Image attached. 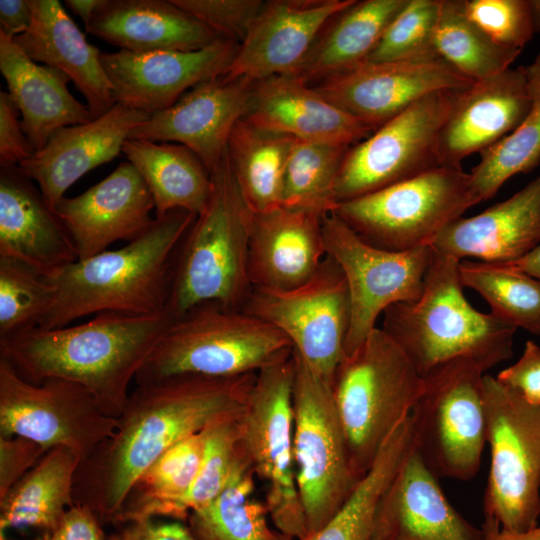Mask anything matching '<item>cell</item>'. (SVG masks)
Returning <instances> with one entry per match:
<instances>
[{
  "label": "cell",
  "mask_w": 540,
  "mask_h": 540,
  "mask_svg": "<svg viewBox=\"0 0 540 540\" xmlns=\"http://www.w3.org/2000/svg\"><path fill=\"white\" fill-rule=\"evenodd\" d=\"M239 43L221 37L195 51L102 53L115 103L153 114L175 104L196 85L224 76Z\"/></svg>",
  "instance_id": "obj_17"
},
{
  "label": "cell",
  "mask_w": 540,
  "mask_h": 540,
  "mask_svg": "<svg viewBox=\"0 0 540 540\" xmlns=\"http://www.w3.org/2000/svg\"><path fill=\"white\" fill-rule=\"evenodd\" d=\"M250 123L297 140L353 146L374 130L293 74L252 83Z\"/></svg>",
  "instance_id": "obj_27"
},
{
  "label": "cell",
  "mask_w": 540,
  "mask_h": 540,
  "mask_svg": "<svg viewBox=\"0 0 540 540\" xmlns=\"http://www.w3.org/2000/svg\"><path fill=\"white\" fill-rule=\"evenodd\" d=\"M122 152L146 183L155 217L173 210L196 216L203 211L212 191V179L192 150L181 144L126 139Z\"/></svg>",
  "instance_id": "obj_34"
},
{
  "label": "cell",
  "mask_w": 540,
  "mask_h": 540,
  "mask_svg": "<svg viewBox=\"0 0 540 540\" xmlns=\"http://www.w3.org/2000/svg\"><path fill=\"white\" fill-rule=\"evenodd\" d=\"M256 373L228 378L180 376L137 385L112 437L82 462L74 502L101 524L115 522L140 476L169 448L213 421L240 414Z\"/></svg>",
  "instance_id": "obj_1"
},
{
  "label": "cell",
  "mask_w": 540,
  "mask_h": 540,
  "mask_svg": "<svg viewBox=\"0 0 540 540\" xmlns=\"http://www.w3.org/2000/svg\"><path fill=\"white\" fill-rule=\"evenodd\" d=\"M440 0H408L385 29L366 62L423 60L439 57L434 31Z\"/></svg>",
  "instance_id": "obj_45"
},
{
  "label": "cell",
  "mask_w": 540,
  "mask_h": 540,
  "mask_svg": "<svg viewBox=\"0 0 540 540\" xmlns=\"http://www.w3.org/2000/svg\"><path fill=\"white\" fill-rule=\"evenodd\" d=\"M0 70L22 116V129L35 151L42 149L58 129L94 119L88 106L68 90L71 79L65 73L37 64L2 32Z\"/></svg>",
  "instance_id": "obj_31"
},
{
  "label": "cell",
  "mask_w": 540,
  "mask_h": 540,
  "mask_svg": "<svg viewBox=\"0 0 540 540\" xmlns=\"http://www.w3.org/2000/svg\"><path fill=\"white\" fill-rule=\"evenodd\" d=\"M294 375L293 352L258 371L239 426L252 470L267 484L265 504L275 529L304 540L309 532L293 458Z\"/></svg>",
  "instance_id": "obj_11"
},
{
  "label": "cell",
  "mask_w": 540,
  "mask_h": 540,
  "mask_svg": "<svg viewBox=\"0 0 540 540\" xmlns=\"http://www.w3.org/2000/svg\"><path fill=\"white\" fill-rule=\"evenodd\" d=\"M477 203L469 173L441 166L341 202L334 213L367 244L406 252L431 247L446 226Z\"/></svg>",
  "instance_id": "obj_8"
},
{
  "label": "cell",
  "mask_w": 540,
  "mask_h": 540,
  "mask_svg": "<svg viewBox=\"0 0 540 540\" xmlns=\"http://www.w3.org/2000/svg\"><path fill=\"white\" fill-rule=\"evenodd\" d=\"M242 310L285 334L305 364L332 383L344 357L351 302L345 276L330 256L309 281L296 288H252Z\"/></svg>",
  "instance_id": "obj_15"
},
{
  "label": "cell",
  "mask_w": 540,
  "mask_h": 540,
  "mask_svg": "<svg viewBox=\"0 0 540 540\" xmlns=\"http://www.w3.org/2000/svg\"><path fill=\"white\" fill-rule=\"evenodd\" d=\"M167 313L104 312L77 325L38 327L0 340V358L27 382L62 379L86 389L100 409L118 418L129 386L173 322Z\"/></svg>",
  "instance_id": "obj_2"
},
{
  "label": "cell",
  "mask_w": 540,
  "mask_h": 540,
  "mask_svg": "<svg viewBox=\"0 0 540 540\" xmlns=\"http://www.w3.org/2000/svg\"><path fill=\"white\" fill-rule=\"evenodd\" d=\"M327 255L341 268L350 294L351 320L344 356L354 352L393 304L418 300L432 247L393 252L363 241L336 213L323 216Z\"/></svg>",
  "instance_id": "obj_16"
},
{
  "label": "cell",
  "mask_w": 540,
  "mask_h": 540,
  "mask_svg": "<svg viewBox=\"0 0 540 540\" xmlns=\"http://www.w3.org/2000/svg\"><path fill=\"white\" fill-rule=\"evenodd\" d=\"M525 68L532 98L529 112L509 135L483 151L469 172L479 202L492 198L509 178L540 164V51Z\"/></svg>",
  "instance_id": "obj_38"
},
{
  "label": "cell",
  "mask_w": 540,
  "mask_h": 540,
  "mask_svg": "<svg viewBox=\"0 0 540 540\" xmlns=\"http://www.w3.org/2000/svg\"><path fill=\"white\" fill-rule=\"evenodd\" d=\"M32 21L13 40L35 62L65 73L84 96L93 118L116 103L101 63L100 50L90 44L57 0H30Z\"/></svg>",
  "instance_id": "obj_29"
},
{
  "label": "cell",
  "mask_w": 540,
  "mask_h": 540,
  "mask_svg": "<svg viewBox=\"0 0 540 540\" xmlns=\"http://www.w3.org/2000/svg\"><path fill=\"white\" fill-rule=\"evenodd\" d=\"M534 33H540V0H529Z\"/></svg>",
  "instance_id": "obj_57"
},
{
  "label": "cell",
  "mask_w": 540,
  "mask_h": 540,
  "mask_svg": "<svg viewBox=\"0 0 540 540\" xmlns=\"http://www.w3.org/2000/svg\"><path fill=\"white\" fill-rule=\"evenodd\" d=\"M433 41L437 55L474 82L510 68L522 51L494 43L465 15L462 0H440Z\"/></svg>",
  "instance_id": "obj_39"
},
{
  "label": "cell",
  "mask_w": 540,
  "mask_h": 540,
  "mask_svg": "<svg viewBox=\"0 0 540 540\" xmlns=\"http://www.w3.org/2000/svg\"><path fill=\"white\" fill-rule=\"evenodd\" d=\"M195 218L185 210L169 211L127 245L76 260L46 277L54 297L38 328L64 327L104 312H166L175 256Z\"/></svg>",
  "instance_id": "obj_3"
},
{
  "label": "cell",
  "mask_w": 540,
  "mask_h": 540,
  "mask_svg": "<svg viewBox=\"0 0 540 540\" xmlns=\"http://www.w3.org/2000/svg\"><path fill=\"white\" fill-rule=\"evenodd\" d=\"M157 518L134 519L115 526L106 540H196L182 521Z\"/></svg>",
  "instance_id": "obj_51"
},
{
  "label": "cell",
  "mask_w": 540,
  "mask_h": 540,
  "mask_svg": "<svg viewBox=\"0 0 540 540\" xmlns=\"http://www.w3.org/2000/svg\"><path fill=\"white\" fill-rule=\"evenodd\" d=\"M85 29L132 52L195 51L223 37L171 0H102Z\"/></svg>",
  "instance_id": "obj_30"
},
{
  "label": "cell",
  "mask_w": 540,
  "mask_h": 540,
  "mask_svg": "<svg viewBox=\"0 0 540 540\" xmlns=\"http://www.w3.org/2000/svg\"><path fill=\"white\" fill-rule=\"evenodd\" d=\"M293 458L309 535L340 509L358 483L331 384L293 351ZM308 535V536H309Z\"/></svg>",
  "instance_id": "obj_12"
},
{
  "label": "cell",
  "mask_w": 540,
  "mask_h": 540,
  "mask_svg": "<svg viewBox=\"0 0 540 540\" xmlns=\"http://www.w3.org/2000/svg\"><path fill=\"white\" fill-rule=\"evenodd\" d=\"M408 0H354L334 16L293 73L310 85L365 63Z\"/></svg>",
  "instance_id": "obj_32"
},
{
  "label": "cell",
  "mask_w": 540,
  "mask_h": 540,
  "mask_svg": "<svg viewBox=\"0 0 540 540\" xmlns=\"http://www.w3.org/2000/svg\"><path fill=\"white\" fill-rule=\"evenodd\" d=\"M149 117L146 112L116 103L88 123L58 129L42 149L18 166L37 183L53 210L83 175L114 159L130 132Z\"/></svg>",
  "instance_id": "obj_23"
},
{
  "label": "cell",
  "mask_w": 540,
  "mask_h": 540,
  "mask_svg": "<svg viewBox=\"0 0 540 540\" xmlns=\"http://www.w3.org/2000/svg\"><path fill=\"white\" fill-rule=\"evenodd\" d=\"M474 81L440 57L365 62L313 88L374 131L420 98L440 90H463Z\"/></svg>",
  "instance_id": "obj_18"
},
{
  "label": "cell",
  "mask_w": 540,
  "mask_h": 540,
  "mask_svg": "<svg viewBox=\"0 0 540 540\" xmlns=\"http://www.w3.org/2000/svg\"><path fill=\"white\" fill-rule=\"evenodd\" d=\"M211 179L210 198L175 256L166 306L173 319L204 303L242 309L252 289L248 256L253 212L240 191L227 151Z\"/></svg>",
  "instance_id": "obj_5"
},
{
  "label": "cell",
  "mask_w": 540,
  "mask_h": 540,
  "mask_svg": "<svg viewBox=\"0 0 540 540\" xmlns=\"http://www.w3.org/2000/svg\"><path fill=\"white\" fill-rule=\"evenodd\" d=\"M465 15L494 43L522 50L533 37L529 0H462Z\"/></svg>",
  "instance_id": "obj_46"
},
{
  "label": "cell",
  "mask_w": 540,
  "mask_h": 540,
  "mask_svg": "<svg viewBox=\"0 0 540 540\" xmlns=\"http://www.w3.org/2000/svg\"><path fill=\"white\" fill-rule=\"evenodd\" d=\"M292 352L287 336L264 320L242 309L204 303L173 320L135 382L254 374Z\"/></svg>",
  "instance_id": "obj_7"
},
{
  "label": "cell",
  "mask_w": 540,
  "mask_h": 540,
  "mask_svg": "<svg viewBox=\"0 0 540 540\" xmlns=\"http://www.w3.org/2000/svg\"><path fill=\"white\" fill-rule=\"evenodd\" d=\"M255 477L245 470L213 502L189 514L186 524L196 540H281L268 525L266 504L254 497Z\"/></svg>",
  "instance_id": "obj_40"
},
{
  "label": "cell",
  "mask_w": 540,
  "mask_h": 540,
  "mask_svg": "<svg viewBox=\"0 0 540 540\" xmlns=\"http://www.w3.org/2000/svg\"><path fill=\"white\" fill-rule=\"evenodd\" d=\"M485 372L467 358L444 362L423 378L411 412L413 447L438 478L473 479L486 442Z\"/></svg>",
  "instance_id": "obj_10"
},
{
  "label": "cell",
  "mask_w": 540,
  "mask_h": 540,
  "mask_svg": "<svg viewBox=\"0 0 540 540\" xmlns=\"http://www.w3.org/2000/svg\"><path fill=\"white\" fill-rule=\"evenodd\" d=\"M36 540H106V536L93 511L75 503L52 531Z\"/></svg>",
  "instance_id": "obj_52"
},
{
  "label": "cell",
  "mask_w": 540,
  "mask_h": 540,
  "mask_svg": "<svg viewBox=\"0 0 540 540\" xmlns=\"http://www.w3.org/2000/svg\"><path fill=\"white\" fill-rule=\"evenodd\" d=\"M81 460L66 447H55L0 499V540L9 529L52 531L74 502V481Z\"/></svg>",
  "instance_id": "obj_33"
},
{
  "label": "cell",
  "mask_w": 540,
  "mask_h": 540,
  "mask_svg": "<svg viewBox=\"0 0 540 540\" xmlns=\"http://www.w3.org/2000/svg\"><path fill=\"white\" fill-rule=\"evenodd\" d=\"M296 141L245 118L233 128L227 154L243 198L254 214L281 207L285 170Z\"/></svg>",
  "instance_id": "obj_35"
},
{
  "label": "cell",
  "mask_w": 540,
  "mask_h": 540,
  "mask_svg": "<svg viewBox=\"0 0 540 540\" xmlns=\"http://www.w3.org/2000/svg\"><path fill=\"white\" fill-rule=\"evenodd\" d=\"M485 540H540V525L523 532H511L496 525L483 524Z\"/></svg>",
  "instance_id": "obj_54"
},
{
  "label": "cell",
  "mask_w": 540,
  "mask_h": 540,
  "mask_svg": "<svg viewBox=\"0 0 540 540\" xmlns=\"http://www.w3.org/2000/svg\"><path fill=\"white\" fill-rule=\"evenodd\" d=\"M240 414L217 419L204 428L203 459L180 505V521L186 523L192 511L209 505L239 474L252 469L241 441Z\"/></svg>",
  "instance_id": "obj_43"
},
{
  "label": "cell",
  "mask_w": 540,
  "mask_h": 540,
  "mask_svg": "<svg viewBox=\"0 0 540 540\" xmlns=\"http://www.w3.org/2000/svg\"><path fill=\"white\" fill-rule=\"evenodd\" d=\"M459 91L420 98L349 147L336 182L338 204L441 167L439 136Z\"/></svg>",
  "instance_id": "obj_13"
},
{
  "label": "cell",
  "mask_w": 540,
  "mask_h": 540,
  "mask_svg": "<svg viewBox=\"0 0 540 540\" xmlns=\"http://www.w3.org/2000/svg\"><path fill=\"white\" fill-rule=\"evenodd\" d=\"M350 467L359 481L394 429L411 414L423 378L381 328L338 364L331 383Z\"/></svg>",
  "instance_id": "obj_6"
},
{
  "label": "cell",
  "mask_w": 540,
  "mask_h": 540,
  "mask_svg": "<svg viewBox=\"0 0 540 540\" xmlns=\"http://www.w3.org/2000/svg\"><path fill=\"white\" fill-rule=\"evenodd\" d=\"M531 105L523 65L475 81L459 91L440 132V166L461 169L466 157L481 154L509 135Z\"/></svg>",
  "instance_id": "obj_22"
},
{
  "label": "cell",
  "mask_w": 540,
  "mask_h": 540,
  "mask_svg": "<svg viewBox=\"0 0 540 540\" xmlns=\"http://www.w3.org/2000/svg\"><path fill=\"white\" fill-rule=\"evenodd\" d=\"M506 265L521 270L540 281V243L521 259Z\"/></svg>",
  "instance_id": "obj_55"
},
{
  "label": "cell",
  "mask_w": 540,
  "mask_h": 540,
  "mask_svg": "<svg viewBox=\"0 0 540 540\" xmlns=\"http://www.w3.org/2000/svg\"><path fill=\"white\" fill-rule=\"evenodd\" d=\"M540 243V175L508 199L446 226L431 247L458 260L508 264Z\"/></svg>",
  "instance_id": "obj_28"
},
{
  "label": "cell",
  "mask_w": 540,
  "mask_h": 540,
  "mask_svg": "<svg viewBox=\"0 0 540 540\" xmlns=\"http://www.w3.org/2000/svg\"><path fill=\"white\" fill-rule=\"evenodd\" d=\"M19 110L8 92H0V167L18 166L35 150L19 120Z\"/></svg>",
  "instance_id": "obj_49"
},
{
  "label": "cell",
  "mask_w": 540,
  "mask_h": 540,
  "mask_svg": "<svg viewBox=\"0 0 540 540\" xmlns=\"http://www.w3.org/2000/svg\"><path fill=\"white\" fill-rule=\"evenodd\" d=\"M349 147L297 140L285 170L281 206L322 216L334 212L336 182Z\"/></svg>",
  "instance_id": "obj_42"
},
{
  "label": "cell",
  "mask_w": 540,
  "mask_h": 540,
  "mask_svg": "<svg viewBox=\"0 0 540 540\" xmlns=\"http://www.w3.org/2000/svg\"><path fill=\"white\" fill-rule=\"evenodd\" d=\"M354 0L264 1L223 76L251 82L293 74L328 22Z\"/></svg>",
  "instance_id": "obj_19"
},
{
  "label": "cell",
  "mask_w": 540,
  "mask_h": 540,
  "mask_svg": "<svg viewBox=\"0 0 540 540\" xmlns=\"http://www.w3.org/2000/svg\"><path fill=\"white\" fill-rule=\"evenodd\" d=\"M204 451V429L169 448L133 485L113 525L159 517L180 521V505L196 479Z\"/></svg>",
  "instance_id": "obj_36"
},
{
  "label": "cell",
  "mask_w": 540,
  "mask_h": 540,
  "mask_svg": "<svg viewBox=\"0 0 540 540\" xmlns=\"http://www.w3.org/2000/svg\"><path fill=\"white\" fill-rule=\"evenodd\" d=\"M484 397L491 454L484 523L527 531L540 516V404L486 374Z\"/></svg>",
  "instance_id": "obj_9"
},
{
  "label": "cell",
  "mask_w": 540,
  "mask_h": 540,
  "mask_svg": "<svg viewBox=\"0 0 540 540\" xmlns=\"http://www.w3.org/2000/svg\"><path fill=\"white\" fill-rule=\"evenodd\" d=\"M151 193L137 169L122 162L106 178L53 211L74 245L77 260L101 253L117 241L131 242L153 223Z\"/></svg>",
  "instance_id": "obj_21"
},
{
  "label": "cell",
  "mask_w": 540,
  "mask_h": 540,
  "mask_svg": "<svg viewBox=\"0 0 540 540\" xmlns=\"http://www.w3.org/2000/svg\"><path fill=\"white\" fill-rule=\"evenodd\" d=\"M496 379L518 391L530 403L540 404V346L528 340L521 357L500 371Z\"/></svg>",
  "instance_id": "obj_50"
},
{
  "label": "cell",
  "mask_w": 540,
  "mask_h": 540,
  "mask_svg": "<svg viewBox=\"0 0 540 540\" xmlns=\"http://www.w3.org/2000/svg\"><path fill=\"white\" fill-rule=\"evenodd\" d=\"M102 0H66V6L87 24Z\"/></svg>",
  "instance_id": "obj_56"
},
{
  "label": "cell",
  "mask_w": 540,
  "mask_h": 540,
  "mask_svg": "<svg viewBox=\"0 0 540 540\" xmlns=\"http://www.w3.org/2000/svg\"><path fill=\"white\" fill-rule=\"evenodd\" d=\"M32 21L30 0H0V32L9 38L24 33Z\"/></svg>",
  "instance_id": "obj_53"
},
{
  "label": "cell",
  "mask_w": 540,
  "mask_h": 540,
  "mask_svg": "<svg viewBox=\"0 0 540 540\" xmlns=\"http://www.w3.org/2000/svg\"><path fill=\"white\" fill-rule=\"evenodd\" d=\"M117 425L118 418L107 416L80 385L62 379L27 382L0 358V437H24L46 451L66 447L82 463Z\"/></svg>",
  "instance_id": "obj_14"
},
{
  "label": "cell",
  "mask_w": 540,
  "mask_h": 540,
  "mask_svg": "<svg viewBox=\"0 0 540 540\" xmlns=\"http://www.w3.org/2000/svg\"><path fill=\"white\" fill-rule=\"evenodd\" d=\"M252 83L223 76L202 82L171 107L151 114L128 139L178 142L192 150L211 174L227 151L233 128L248 113Z\"/></svg>",
  "instance_id": "obj_20"
},
{
  "label": "cell",
  "mask_w": 540,
  "mask_h": 540,
  "mask_svg": "<svg viewBox=\"0 0 540 540\" xmlns=\"http://www.w3.org/2000/svg\"><path fill=\"white\" fill-rule=\"evenodd\" d=\"M326 256L322 215L283 206L253 213L248 256L252 288H296L317 273Z\"/></svg>",
  "instance_id": "obj_25"
},
{
  "label": "cell",
  "mask_w": 540,
  "mask_h": 540,
  "mask_svg": "<svg viewBox=\"0 0 540 540\" xmlns=\"http://www.w3.org/2000/svg\"><path fill=\"white\" fill-rule=\"evenodd\" d=\"M372 540H485V533L450 504L412 445L381 498Z\"/></svg>",
  "instance_id": "obj_24"
},
{
  "label": "cell",
  "mask_w": 540,
  "mask_h": 540,
  "mask_svg": "<svg viewBox=\"0 0 540 540\" xmlns=\"http://www.w3.org/2000/svg\"><path fill=\"white\" fill-rule=\"evenodd\" d=\"M459 263L432 248L421 297L393 304L383 313L381 329L422 377L456 358L470 359L486 372L513 356L517 329L468 302Z\"/></svg>",
  "instance_id": "obj_4"
},
{
  "label": "cell",
  "mask_w": 540,
  "mask_h": 540,
  "mask_svg": "<svg viewBox=\"0 0 540 540\" xmlns=\"http://www.w3.org/2000/svg\"><path fill=\"white\" fill-rule=\"evenodd\" d=\"M46 452L40 444L24 437H0V499Z\"/></svg>",
  "instance_id": "obj_48"
},
{
  "label": "cell",
  "mask_w": 540,
  "mask_h": 540,
  "mask_svg": "<svg viewBox=\"0 0 540 540\" xmlns=\"http://www.w3.org/2000/svg\"><path fill=\"white\" fill-rule=\"evenodd\" d=\"M0 256L45 277L77 260L65 227L19 166L0 167Z\"/></svg>",
  "instance_id": "obj_26"
},
{
  "label": "cell",
  "mask_w": 540,
  "mask_h": 540,
  "mask_svg": "<svg viewBox=\"0 0 540 540\" xmlns=\"http://www.w3.org/2000/svg\"><path fill=\"white\" fill-rule=\"evenodd\" d=\"M413 445L408 415L383 444L373 465L351 494L317 532L304 540H372L379 503ZM281 540H292L282 534Z\"/></svg>",
  "instance_id": "obj_37"
},
{
  "label": "cell",
  "mask_w": 540,
  "mask_h": 540,
  "mask_svg": "<svg viewBox=\"0 0 540 540\" xmlns=\"http://www.w3.org/2000/svg\"><path fill=\"white\" fill-rule=\"evenodd\" d=\"M460 280L480 294L500 321L540 335V281L506 264L461 260Z\"/></svg>",
  "instance_id": "obj_41"
},
{
  "label": "cell",
  "mask_w": 540,
  "mask_h": 540,
  "mask_svg": "<svg viewBox=\"0 0 540 540\" xmlns=\"http://www.w3.org/2000/svg\"><path fill=\"white\" fill-rule=\"evenodd\" d=\"M53 297L44 275L24 262L0 256V340L38 327Z\"/></svg>",
  "instance_id": "obj_44"
},
{
  "label": "cell",
  "mask_w": 540,
  "mask_h": 540,
  "mask_svg": "<svg viewBox=\"0 0 540 540\" xmlns=\"http://www.w3.org/2000/svg\"><path fill=\"white\" fill-rule=\"evenodd\" d=\"M221 36L239 44L246 37L262 0H171Z\"/></svg>",
  "instance_id": "obj_47"
}]
</instances>
